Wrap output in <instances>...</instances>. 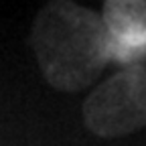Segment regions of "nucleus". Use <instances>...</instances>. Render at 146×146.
<instances>
[{
    "label": "nucleus",
    "mask_w": 146,
    "mask_h": 146,
    "mask_svg": "<svg viewBox=\"0 0 146 146\" xmlns=\"http://www.w3.org/2000/svg\"><path fill=\"white\" fill-rule=\"evenodd\" d=\"M31 47L45 79L63 91L85 89L112 61L104 18L69 0L41 8L31 29Z\"/></svg>",
    "instance_id": "obj_1"
},
{
    "label": "nucleus",
    "mask_w": 146,
    "mask_h": 146,
    "mask_svg": "<svg viewBox=\"0 0 146 146\" xmlns=\"http://www.w3.org/2000/svg\"><path fill=\"white\" fill-rule=\"evenodd\" d=\"M85 126L116 138L146 126V65L124 67L98 85L83 104Z\"/></svg>",
    "instance_id": "obj_2"
},
{
    "label": "nucleus",
    "mask_w": 146,
    "mask_h": 146,
    "mask_svg": "<svg viewBox=\"0 0 146 146\" xmlns=\"http://www.w3.org/2000/svg\"><path fill=\"white\" fill-rule=\"evenodd\" d=\"M104 23L110 33L112 61L126 67L146 61V0H108Z\"/></svg>",
    "instance_id": "obj_3"
}]
</instances>
